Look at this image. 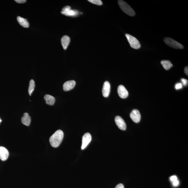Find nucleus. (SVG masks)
Returning <instances> with one entry per match:
<instances>
[{"label": "nucleus", "mask_w": 188, "mask_h": 188, "mask_svg": "<svg viewBox=\"0 0 188 188\" xmlns=\"http://www.w3.org/2000/svg\"><path fill=\"white\" fill-rule=\"evenodd\" d=\"M76 85V82L74 80L68 81L65 83L63 85V89L65 91L71 90L74 88Z\"/></svg>", "instance_id": "obj_11"}, {"label": "nucleus", "mask_w": 188, "mask_h": 188, "mask_svg": "<svg viewBox=\"0 0 188 188\" xmlns=\"http://www.w3.org/2000/svg\"><path fill=\"white\" fill-rule=\"evenodd\" d=\"M64 137V133L61 130H58L50 138V142L53 147H57L60 145Z\"/></svg>", "instance_id": "obj_1"}, {"label": "nucleus", "mask_w": 188, "mask_h": 188, "mask_svg": "<svg viewBox=\"0 0 188 188\" xmlns=\"http://www.w3.org/2000/svg\"><path fill=\"white\" fill-rule=\"evenodd\" d=\"M70 42V38L69 36L67 35L63 36L61 38V43L63 48L64 50H66Z\"/></svg>", "instance_id": "obj_13"}, {"label": "nucleus", "mask_w": 188, "mask_h": 188, "mask_svg": "<svg viewBox=\"0 0 188 188\" xmlns=\"http://www.w3.org/2000/svg\"><path fill=\"white\" fill-rule=\"evenodd\" d=\"M61 13L67 16L75 17L78 15L79 12L76 10H71L70 6H66L63 8Z\"/></svg>", "instance_id": "obj_4"}, {"label": "nucleus", "mask_w": 188, "mask_h": 188, "mask_svg": "<svg viewBox=\"0 0 188 188\" xmlns=\"http://www.w3.org/2000/svg\"><path fill=\"white\" fill-rule=\"evenodd\" d=\"M110 90V85L109 82H105L103 84L102 93L105 97H108L109 96Z\"/></svg>", "instance_id": "obj_10"}, {"label": "nucleus", "mask_w": 188, "mask_h": 188, "mask_svg": "<svg viewBox=\"0 0 188 188\" xmlns=\"http://www.w3.org/2000/svg\"><path fill=\"white\" fill-rule=\"evenodd\" d=\"M17 22L21 26L24 28H28L29 23L26 19L20 17H17Z\"/></svg>", "instance_id": "obj_16"}, {"label": "nucleus", "mask_w": 188, "mask_h": 188, "mask_svg": "<svg viewBox=\"0 0 188 188\" xmlns=\"http://www.w3.org/2000/svg\"><path fill=\"white\" fill-rule=\"evenodd\" d=\"M173 185L175 187H177L178 186L179 184V180H176L174 181L173 182Z\"/></svg>", "instance_id": "obj_23"}, {"label": "nucleus", "mask_w": 188, "mask_h": 188, "mask_svg": "<svg viewBox=\"0 0 188 188\" xmlns=\"http://www.w3.org/2000/svg\"><path fill=\"white\" fill-rule=\"evenodd\" d=\"M8 156L9 152L7 149L4 147L0 146V159L3 161H6Z\"/></svg>", "instance_id": "obj_12"}, {"label": "nucleus", "mask_w": 188, "mask_h": 188, "mask_svg": "<svg viewBox=\"0 0 188 188\" xmlns=\"http://www.w3.org/2000/svg\"><path fill=\"white\" fill-rule=\"evenodd\" d=\"M31 117L27 113H24L23 117L22 118V122L23 124L26 126H29L31 122Z\"/></svg>", "instance_id": "obj_14"}, {"label": "nucleus", "mask_w": 188, "mask_h": 188, "mask_svg": "<svg viewBox=\"0 0 188 188\" xmlns=\"http://www.w3.org/2000/svg\"><path fill=\"white\" fill-rule=\"evenodd\" d=\"M2 120H1V118H0V123L1 122Z\"/></svg>", "instance_id": "obj_27"}, {"label": "nucleus", "mask_w": 188, "mask_h": 188, "mask_svg": "<svg viewBox=\"0 0 188 188\" xmlns=\"http://www.w3.org/2000/svg\"><path fill=\"white\" fill-rule=\"evenodd\" d=\"M177 180V177L176 176H172L171 177H170V180L173 182L174 181L176 180Z\"/></svg>", "instance_id": "obj_22"}, {"label": "nucleus", "mask_w": 188, "mask_h": 188, "mask_svg": "<svg viewBox=\"0 0 188 188\" xmlns=\"http://www.w3.org/2000/svg\"><path fill=\"white\" fill-rule=\"evenodd\" d=\"M181 81L182 85H183L184 86H186L187 85L188 80L187 79L182 78Z\"/></svg>", "instance_id": "obj_21"}, {"label": "nucleus", "mask_w": 188, "mask_h": 188, "mask_svg": "<svg viewBox=\"0 0 188 188\" xmlns=\"http://www.w3.org/2000/svg\"><path fill=\"white\" fill-rule=\"evenodd\" d=\"M125 36L131 47L135 49H138L140 48L141 45L139 41L136 38L129 34H126Z\"/></svg>", "instance_id": "obj_3"}, {"label": "nucleus", "mask_w": 188, "mask_h": 188, "mask_svg": "<svg viewBox=\"0 0 188 188\" xmlns=\"http://www.w3.org/2000/svg\"><path fill=\"white\" fill-rule=\"evenodd\" d=\"M88 1L96 5H101L103 4L101 0H89Z\"/></svg>", "instance_id": "obj_19"}, {"label": "nucleus", "mask_w": 188, "mask_h": 188, "mask_svg": "<svg viewBox=\"0 0 188 188\" xmlns=\"http://www.w3.org/2000/svg\"><path fill=\"white\" fill-rule=\"evenodd\" d=\"M92 140V137L90 133H86L83 135L82 137V145L81 149L83 150L85 149Z\"/></svg>", "instance_id": "obj_6"}, {"label": "nucleus", "mask_w": 188, "mask_h": 188, "mask_svg": "<svg viewBox=\"0 0 188 188\" xmlns=\"http://www.w3.org/2000/svg\"><path fill=\"white\" fill-rule=\"evenodd\" d=\"M130 117L133 122L135 123L139 122L141 119V115L137 110H133L130 114Z\"/></svg>", "instance_id": "obj_8"}, {"label": "nucleus", "mask_w": 188, "mask_h": 188, "mask_svg": "<svg viewBox=\"0 0 188 188\" xmlns=\"http://www.w3.org/2000/svg\"><path fill=\"white\" fill-rule=\"evenodd\" d=\"M118 94L121 98L124 99L128 97L129 93L123 85H119L117 89Z\"/></svg>", "instance_id": "obj_9"}, {"label": "nucleus", "mask_w": 188, "mask_h": 188, "mask_svg": "<svg viewBox=\"0 0 188 188\" xmlns=\"http://www.w3.org/2000/svg\"><path fill=\"white\" fill-rule=\"evenodd\" d=\"M118 3L121 9L125 13L130 16H134L135 15V12L132 8L130 6L129 4L123 1L119 0L118 1Z\"/></svg>", "instance_id": "obj_2"}, {"label": "nucleus", "mask_w": 188, "mask_h": 188, "mask_svg": "<svg viewBox=\"0 0 188 188\" xmlns=\"http://www.w3.org/2000/svg\"><path fill=\"white\" fill-rule=\"evenodd\" d=\"M115 122L119 129L125 130L126 128V124L122 117L120 116H117L115 118Z\"/></svg>", "instance_id": "obj_7"}, {"label": "nucleus", "mask_w": 188, "mask_h": 188, "mask_svg": "<svg viewBox=\"0 0 188 188\" xmlns=\"http://www.w3.org/2000/svg\"><path fill=\"white\" fill-rule=\"evenodd\" d=\"M17 3H22L26 2V0H15V1Z\"/></svg>", "instance_id": "obj_24"}, {"label": "nucleus", "mask_w": 188, "mask_h": 188, "mask_svg": "<svg viewBox=\"0 0 188 188\" xmlns=\"http://www.w3.org/2000/svg\"><path fill=\"white\" fill-rule=\"evenodd\" d=\"M161 64L162 65L163 68L166 70H169L173 66V65L169 60H162L161 61Z\"/></svg>", "instance_id": "obj_17"}, {"label": "nucleus", "mask_w": 188, "mask_h": 188, "mask_svg": "<svg viewBox=\"0 0 188 188\" xmlns=\"http://www.w3.org/2000/svg\"><path fill=\"white\" fill-rule=\"evenodd\" d=\"M184 72H185V73L187 75V76H188V66L186 67H185V69H184Z\"/></svg>", "instance_id": "obj_26"}, {"label": "nucleus", "mask_w": 188, "mask_h": 188, "mask_svg": "<svg viewBox=\"0 0 188 188\" xmlns=\"http://www.w3.org/2000/svg\"><path fill=\"white\" fill-rule=\"evenodd\" d=\"M164 41L166 45L173 48L175 49L183 48V45L173 39L169 37H166L164 38Z\"/></svg>", "instance_id": "obj_5"}, {"label": "nucleus", "mask_w": 188, "mask_h": 188, "mask_svg": "<svg viewBox=\"0 0 188 188\" xmlns=\"http://www.w3.org/2000/svg\"><path fill=\"white\" fill-rule=\"evenodd\" d=\"M182 85L181 83H178L175 85V89H182Z\"/></svg>", "instance_id": "obj_20"}, {"label": "nucleus", "mask_w": 188, "mask_h": 188, "mask_svg": "<svg viewBox=\"0 0 188 188\" xmlns=\"http://www.w3.org/2000/svg\"><path fill=\"white\" fill-rule=\"evenodd\" d=\"M115 188H124V187L123 184H119L116 186Z\"/></svg>", "instance_id": "obj_25"}, {"label": "nucleus", "mask_w": 188, "mask_h": 188, "mask_svg": "<svg viewBox=\"0 0 188 188\" xmlns=\"http://www.w3.org/2000/svg\"><path fill=\"white\" fill-rule=\"evenodd\" d=\"M35 87V83L33 80H31L30 81L28 88V92L30 96H31L34 91Z\"/></svg>", "instance_id": "obj_18"}, {"label": "nucleus", "mask_w": 188, "mask_h": 188, "mask_svg": "<svg viewBox=\"0 0 188 188\" xmlns=\"http://www.w3.org/2000/svg\"><path fill=\"white\" fill-rule=\"evenodd\" d=\"M46 101V103L47 105L52 106L54 104L55 101V98L54 96L49 94H46L44 97Z\"/></svg>", "instance_id": "obj_15"}]
</instances>
